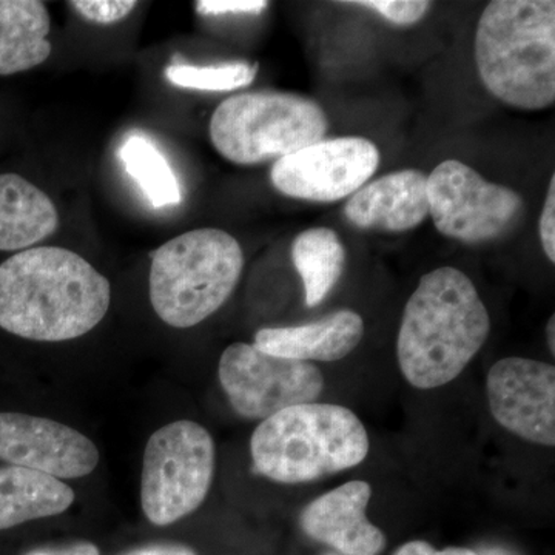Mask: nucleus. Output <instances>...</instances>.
Wrapping results in <instances>:
<instances>
[{"label":"nucleus","mask_w":555,"mask_h":555,"mask_svg":"<svg viewBox=\"0 0 555 555\" xmlns=\"http://www.w3.org/2000/svg\"><path fill=\"white\" fill-rule=\"evenodd\" d=\"M478 75L509 107L543 109L555 101V2L494 0L476 33Z\"/></svg>","instance_id":"3"},{"label":"nucleus","mask_w":555,"mask_h":555,"mask_svg":"<svg viewBox=\"0 0 555 555\" xmlns=\"http://www.w3.org/2000/svg\"><path fill=\"white\" fill-rule=\"evenodd\" d=\"M382 14L386 21L396 25H414L429 13L433 3L425 0H361L350 2Z\"/></svg>","instance_id":"22"},{"label":"nucleus","mask_w":555,"mask_h":555,"mask_svg":"<svg viewBox=\"0 0 555 555\" xmlns=\"http://www.w3.org/2000/svg\"><path fill=\"white\" fill-rule=\"evenodd\" d=\"M396 555H478L467 547H447V550L438 551L436 547L430 546L429 543L422 542V540H414L406 545L400 547Z\"/></svg>","instance_id":"26"},{"label":"nucleus","mask_w":555,"mask_h":555,"mask_svg":"<svg viewBox=\"0 0 555 555\" xmlns=\"http://www.w3.org/2000/svg\"><path fill=\"white\" fill-rule=\"evenodd\" d=\"M540 240L545 255L551 262H555V177H551L547 188L545 206L539 224Z\"/></svg>","instance_id":"25"},{"label":"nucleus","mask_w":555,"mask_h":555,"mask_svg":"<svg viewBox=\"0 0 555 555\" xmlns=\"http://www.w3.org/2000/svg\"><path fill=\"white\" fill-rule=\"evenodd\" d=\"M547 345H550L553 353L555 352V318L551 317L550 323H547Z\"/></svg>","instance_id":"29"},{"label":"nucleus","mask_w":555,"mask_h":555,"mask_svg":"<svg viewBox=\"0 0 555 555\" xmlns=\"http://www.w3.org/2000/svg\"><path fill=\"white\" fill-rule=\"evenodd\" d=\"M31 553L35 555H100V550L93 543L80 542L72 545L39 547Z\"/></svg>","instance_id":"27"},{"label":"nucleus","mask_w":555,"mask_h":555,"mask_svg":"<svg viewBox=\"0 0 555 555\" xmlns=\"http://www.w3.org/2000/svg\"><path fill=\"white\" fill-rule=\"evenodd\" d=\"M60 228L56 206L21 175H0V251H22Z\"/></svg>","instance_id":"16"},{"label":"nucleus","mask_w":555,"mask_h":555,"mask_svg":"<svg viewBox=\"0 0 555 555\" xmlns=\"http://www.w3.org/2000/svg\"><path fill=\"white\" fill-rule=\"evenodd\" d=\"M83 20L93 24L109 25L126 20L137 9L134 0H75L69 2Z\"/></svg>","instance_id":"23"},{"label":"nucleus","mask_w":555,"mask_h":555,"mask_svg":"<svg viewBox=\"0 0 555 555\" xmlns=\"http://www.w3.org/2000/svg\"><path fill=\"white\" fill-rule=\"evenodd\" d=\"M366 427L338 404L308 403L262 420L250 440L255 469L278 483H308L364 462Z\"/></svg>","instance_id":"4"},{"label":"nucleus","mask_w":555,"mask_h":555,"mask_svg":"<svg viewBox=\"0 0 555 555\" xmlns=\"http://www.w3.org/2000/svg\"><path fill=\"white\" fill-rule=\"evenodd\" d=\"M379 152L366 138L318 141L273 166L272 184L278 192L312 203H337L353 195L374 177Z\"/></svg>","instance_id":"10"},{"label":"nucleus","mask_w":555,"mask_h":555,"mask_svg":"<svg viewBox=\"0 0 555 555\" xmlns=\"http://www.w3.org/2000/svg\"><path fill=\"white\" fill-rule=\"evenodd\" d=\"M112 286L62 247H31L0 264V328L33 341H68L107 315Z\"/></svg>","instance_id":"1"},{"label":"nucleus","mask_w":555,"mask_h":555,"mask_svg":"<svg viewBox=\"0 0 555 555\" xmlns=\"http://www.w3.org/2000/svg\"><path fill=\"white\" fill-rule=\"evenodd\" d=\"M427 177L415 169L398 170L364 184L347 201L346 218L364 230L408 232L429 217Z\"/></svg>","instance_id":"14"},{"label":"nucleus","mask_w":555,"mask_h":555,"mask_svg":"<svg viewBox=\"0 0 555 555\" xmlns=\"http://www.w3.org/2000/svg\"><path fill=\"white\" fill-rule=\"evenodd\" d=\"M25 555H35V554H33V553H31V551H30V553H28V554H25Z\"/></svg>","instance_id":"31"},{"label":"nucleus","mask_w":555,"mask_h":555,"mask_svg":"<svg viewBox=\"0 0 555 555\" xmlns=\"http://www.w3.org/2000/svg\"><path fill=\"white\" fill-rule=\"evenodd\" d=\"M491 318L473 281L459 269L440 268L420 280L398 331L397 357L416 389L454 382L480 352Z\"/></svg>","instance_id":"2"},{"label":"nucleus","mask_w":555,"mask_h":555,"mask_svg":"<svg viewBox=\"0 0 555 555\" xmlns=\"http://www.w3.org/2000/svg\"><path fill=\"white\" fill-rule=\"evenodd\" d=\"M363 334V318L352 310H338L302 326L261 328L254 346L270 356L306 363L338 361L356 350Z\"/></svg>","instance_id":"15"},{"label":"nucleus","mask_w":555,"mask_h":555,"mask_svg":"<svg viewBox=\"0 0 555 555\" xmlns=\"http://www.w3.org/2000/svg\"><path fill=\"white\" fill-rule=\"evenodd\" d=\"M488 555H505V554H500V553H491V554H488Z\"/></svg>","instance_id":"30"},{"label":"nucleus","mask_w":555,"mask_h":555,"mask_svg":"<svg viewBox=\"0 0 555 555\" xmlns=\"http://www.w3.org/2000/svg\"><path fill=\"white\" fill-rule=\"evenodd\" d=\"M371 496V485L361 480L318 496L301 513L302 531L343 555H378L386 537L367 520Z\"/></svg>","instance_id":"13"},{"label":"nucleus","mask_w":555,"mask_h":555,"mask_svg":"<svg viewBox=\"0 0 555 555\" xmlns=\"http://www.w3.org/2000/svg\"><path fill=\"white\" fill-rule=\"evenodd\" d=\"M264 0H201L196 10L203 16H225V14H259L268 9Z\"/></svg>","instance_id":"24"},{"label":"nucleus","mask_w":555,"mask_h":555,"mask_svg":"<svg viewBox=\"0 0 555 555\" xmlns=\"http://www.w3.org/2000/svg\"><path fill=\"white\" fill-rule=\"evenodd\" d=\"M326 555H337V554H326Z\"/></svg>","instance_id":"32"},{"label":"nucleus","mask_w":555,"mask_h":555,"mask_svg":"<svg viewBox=\"0 0 555 555\" xmlns=\"http://www.w3.org/2000/svg\"><path fill=\"white\" fill-rule=\"evenodd\" d=\"M427 204L441 235L465 244L506 238L525 218V201L460 160L438 164L427 177Z\"/></svg>","instance_id":"8"},{"label":"nucleus","mask_w":555,"mask_h":555,"mask_svg":"<svg viewBox=\"0 0 555 555\" xmlns=\"http://www.w3.org/2000/svg\"><path fill=\"white\" fill-rule=\"evenodd\" d=\"M215 443L198 423H170L149 438L141 477V505L156 526H169L195 513L210 491Z\"/></svg>","instance_id":"7"},{"label":"nucleus","mask_w":555,"mask_h":555,"mask_svg":"<svg viewBox=\"0 0 555 555\" xmlns=\"http://www.w3.org/2000/svg\"><path fill=\"white\" fill-rule=\"evenodd\" d=\"M218 374L230 404L248 420H266L287 408L315 403L324 387L315 364L270 356L247 343L224 350Z\"/></svg>","instance_id":"9"},{"label":"nucleus","mask_w":555,"mask_h":555,"mask_svg":"<svg viewBox=\"0 0 555 555\" xmlns=\"http://www.w3.org/2000/svg\"><path fill=\"white\" fill-rule=\"evenodd\" d=\"M327 129L326 113L315 101L278 91L230 96L210 119L211 144L238 166L284 158L323 141Z\"/></svg>","instance_id":"6"},{"label":"nucleus","mask_w":555,"mask_h":555,"mask_svg":"<svg viewBox=\"0 0 555 555\" xmlns=\"http://www.w3.org/2000/svg\"><path fill=\"white\" fill-rule=\"evenodd\" d=\"M119 159L152 207H171L181 203L177 175L166 156L147 138L134 134L127 139L120 145Z\"/></svg>","instance_id":"20"},{"label":"nucleus","mask_w":555,"mask_h":555,"mask_svg":"<svg viewBox=\"0 0 555 555\" xmlns=\"http://www.w3.org/2000/svg\"><path fill=\"white\" fill-rule=\"evenodd\" d=\"M73 502L75 492L57 478L27 467H0V531L60 516Z\"/></svg>","instance_id":"18"},{"label":"nucleus","mask_w":555,"mask_h":555,"mask_svg":"<svg viewBox=\"0 0 555 555\" xmlns=\"http://www.w3.org/2000/svg\"><path fill=\"white\" fill-rule=\"evenodd\" d=\"M495 422L529 443L555 444V367L528 358L496 361L486 378Z\"/></svg>","instance_id":"11"},{"label":"nucleus","mask_w":555,"mask_h":555,"mask_svg":"<svg viewBox=\"0 0 555 555\" xmlns=\"http://www.w3.org/2000/svg\"><path fill=\"white\" fill-rule=\"evenodd\" d=\"M292 261L305 284L306 305L315 308L341 278L346 250L334 230L309 229L292 244Z\"/></svg>","instance_id":"19"},{"label":"nucleus","mask_w":555,"mask_h":555,"mask_svg":"<svg viewBox=\"0 0 555 555\" xmlns=\"http://www.w3.org/2000/svg\"><path fill=\"white\" fill-rule=\"evenodd\" d=\"M51 21L39 0H0V76L17 75L49 60Z\"/></svg>","instance_id":"17"},{"label":"nucleus","mask_w":555,"mask_h":555,"mask_svg":"<svg viewBox=\"0 0 555 555\" xmlns=\"http://www.w3.org/2000/svg\"><path fill=\"white\" fill-rule=\"evenodd\" d=\"M0 460L61 480L89 476L100 463V451L73 427L42 416L2 412Z\"/></svg>","instance_id":"12"},{"label":"nucleus","mask_w":555,"mask_h":555,"mask_svg":"<svg viewBox=\"0 0 555 555\" xmlns=\"http://www.w3.org/2000/svg\"><path fill=\"white\" fill-rule=\"evenodd\" d=\"M243 269V248L224 230L182 233L152 254L150 301L169 326H196L228 301Z\"/></svg>","instance_id":"5"},{"label":"nucleus","mask_w":555,"mask_h":555,"mask_svg":"<svg viewBox=\"0 0 555 555\" xmlns=\"http://www.w3.org/2000/svg\"><path fill=\"white\" fill-rule=\"evenodd\" d=\"M126 555H196V553L188 546L160 543V545L139 547V550L131 551Z\"/></svg>","instance_id":"28"},{"label":"nucleus","mask_w":555,"mask_h":555,"mask_svg":"<svg viewBox=\"0 0 555 555\" xmlns=\"http://www.w3.org/2000/svg\"><path fill=\"white\" fill-rule=\"evenodd\" d=\"M257 65L233 62V64L208 65H170L166 69L167 79L181 89L201 91H233L244 89L254 82Z\"/></svg>","instance_id":"21"}]
</instances>
